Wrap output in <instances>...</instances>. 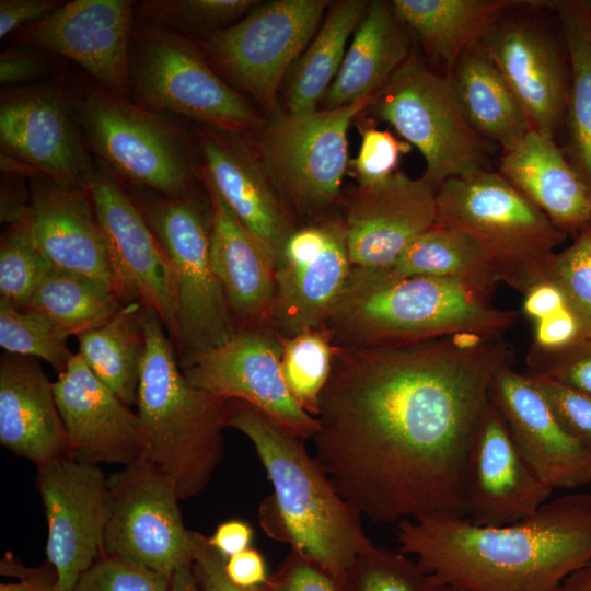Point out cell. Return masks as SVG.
Returning a JSON list of instances; mask_svg holds the SVG:
<instances>
[{
  "mask_svg": "<svg viewBox=\"0 0 591 591\" xmlns=\"http://www.w3.org/2000/svg\"><path fill=\"white\" fill-rule=\"evenodd\" d=\"M513 360L503 336L335 345L315 416V456L338 494L372 522L467 518L470 441L493 379Z\"/></svg>",
  "mask_w": 591,
  "mask_h": 591,
  "instance_id": "cell-1",
  "label": "cell"
},
{
  "mask_svg": "<svg viewBox=\"0 0 591 591\" xmlns=\"http://www.w3.org/2000/svg\"><path fill=\"white\" fill-rule=\"evenodd\" d=\"M399 551L437 584L463 591H557L591 561V491L547 500L502 526L430 513L397 523Z\"/></svg>",
  "mask_w": 591,
  "mask_h": 591,
  "instance_id": "cell-2",
  "label": "cell"
},
{
  "mask_svg": "<svg viewBox=\"0 0 591 591\" xmlns=\"http://www.w3.org/2000/svg\"><path fill=\"white\" fill-rule=\"evenodd\" d=\"M224 426L248 438L274 487L259 510L267 534L320 567L340 591L358 556L376 546L361 515L338 494L302 439L259 408L227 399Z\"/></svg>",
  "mask_w": 591,
  "mask_h": 591,
  "instance_id": "cell-3",
  "label": "cell"
},
{
  "mask_svg": "<svg viewBox=\"0 0 591 591\" xmlns=\"http://www.w3.org/2000/svg\"><path fill=\"white\" fill-rule=\"evenodd\" d=\"M493 291L433 277L352 267L325 327L336 346L409 344L459 334L497 337L521 313L494 305Z\"/></svg>",
  "mask_w": 591,
  "mask_h": 591,
  "instance_id": "cell-4",
  "label": "cell"
},
{
  "mask_svg": "<svg viewBox=\"0 0 591 591\" xmlns=\"http://www.w3.org/2000/svg\"><path fill=\"white\" fill-rule=\"evenodd\" d=\"M146 350L137 391L140 457L166 473L179 499L200 493L224 454L227 399L185 378L160 317L143 306Z\"/></svg>",
  "mask_w": 591,
  "mask_h": 591,
  "instance_id": "cell-5",
  "label": "cell"
},
{
  "mask_svg": "<svg viewBox=\"0 0 591 591\" xmlns=\"http://www.w3.org/2000/svg\"><path fill=\"white\" fill-rule=\"evenodd\" d=\"M436 206V223L466 235L499 282L521 293L542 278L567 235L498 171L447 179Z\"/></svg>",
  "mask_w": 591,
  "mask_h": 591,
  "instance_id": "cell-6",
  "label": "cell"
},
{
  "mask_svg": "<svg viewBox=\"0 0 591 591\" xmlns=\"http://www.w3.org/2000/svg\"><path fill=\"white\" fill-rule=\"evenodd\" d=\"M135 187L131 198L167 260L175 325L172 343L182 366L221 346L239 329L211 264L209 198L205 206L190 193L167 197Z\"/></svg>",
  "mask_w": 591,
  "mask_h": 591,
  "instance_id": "cell-7",
  "label": "cell"
},
{
  "mask_svg": "<svg viewBox=\"0 0 591 591\" xmlns=\"http://www.w3.org/2000/svg\"><path fill=\"white\" fill-rule=\"evenodd\" d=\"M67 90L89 151L116 178L167 197L190 193L185 138L166 116L94 81H72Z\"/></svg>",
  "mask_w": 591,
  "mask_h": 591,
  "instance_id": "cell-8",
  "label": "cell"
},
{
  "mask_svg": "<svg viewBox=\"0 0 591 591\" xmlns=\"http://www.w3.org/2000/svg\"><path fill=\"white\" fill-rule=\"evenodd\" d=\"M138 22L130 54L138 105L240 135L264 128L258 111L213 70L197 44L163 27Z\"/></svg>",
  "mask_w": 591,
  "mask_h": 591,
  "instance_id": "cell-9",
  "label": "cell"
},
{
  "mask_svg": "<svg viewBox=\"0 0 591 591\" xmlns=\"http://www.w3.org/2000/svg\"><path fill=\"white\" fill-rule=\"evenodd\" d=\"M368 108L415 147L424 176L437 188L449 178L489 169V148L468 123L445 73L412 50Z\"/></svg>",
  "mask_w": 591,
  "mask_h": 591,
  "instance_id": "cell-10",
  "label": "cell"
},
{
  "mask_svg": "<svg viewBox=\"0 0 591 591\" xmlns=\"http://www.w3.org/2000/svg\"><path fill=\"white\" fill-rule=\"evenodd\" d=\"M372 101L286 113L260 130L259 158L292 215L316 221L336 202L349 163V126Z\"/></svg>",
  "mask_w": 591,
  "mask_h": 591,
  "instance_id": "cell-11",
  "label": "cell"
},
{
  "mask_svg": "<svg viewBox=\"0 0 591 591\" xmlns=\"http://www.w3.org/2000/svg\"><path fill=\"white\" fill-rule=\"evenodd\" d=\"M327 0H275L206 37L199 48L213 70L248 93L266 112L289 68L309 46Z\"/></svg>",
  "mask_w": 591,
  "mask_h": 591,
  "instance_id": "cell-12",
  "label": "cell"
},
{
  "mask_svg": "<svg viewBox=\"0 0 591 591\" xmlns=\"http://www.w3.org/2000/svg\"><path fill=\"white\" fill-rule=\"evenodd\" d=\"M108 519L102 553L169 578L195 558L172 477L143 459L107 479Z\"/></svg>",
  "mask_w": 591,
  "mask_h": 591,
  "instance_id": "cell-13",
  "label": "cell"
},
{
  "mask_svg": "<svg viewBox=\"0 0 591 591\" xmlns=\"http://www.w3.org/2000/svg\"><path fill=\"white\" fill-rule=\"evenodd\" d=\"M543 0H519L480 40L523 108L532 129L556 140L569 89L566 47L543 18Z\"/></svg>",
  "mask_w": 591,
  "mask_h": 591,
  "instance_id": "cell-14",
  "label": "cell"
},
{
  "mask_svg": "<svg viewBox=\"0 0 591 591\" xmlns=\"http://www.w3.org/2000/svg\"><path fill=\"white\" fill-rule=\"evenodd\" d=\"M66 82L53 80L2 92V153L66 188H86L96 170Z\"/></svg>",
  "mask_w": 591,
  "mask_h": 591,
  "instance_id": "cell-15",
  "label": "cell"
},
{
  "mask_svg": "<svg viewBox=\"0 0 591 591\" xmlns=\"http://www.w3.org/2000/svg\"><path fill=\"white\" fill-rule=\"evenodd\" d=\"M274 269L273 331L288 338L325 327L352 269L341 218L296 228Z\"/></svg>",
  "mask_w": 591,
  "mask_h": 591,
  "instance_id": "cell-16",
  "label": "cell"
},
{
  "mask_svg": "<svg viewBox=\"0 0 591 591\" xmlns=\"http://www.w3.org/2000/svg\"><path fill=\"white\" fill-rule=\"evenodd\" d=\"M282 345L270 328H244L224 344L181 366L197 389L259 408L300 439L313 438L317 420L291 395L281 370Z\"/></svg>",
  "mask_w": 591,
  "mask_h": 591,
  "instance_id": "cell-17",
  "label": "cell"
},
{
  "mask_svg": "<svg viewBox=\"0 0 591 591\" xmlns=\"http://www.w3.org/2000/svg\"><path fill=\"white\" fill-rule=\"evenodd\" d=\"M134 1L73 0L12 34L16 45L46 50L79 65L95 83L131 100Z\"/></svg>",
  "mask_w": 591,
  "mask_h": 591,
  "instance_id": "cell-18",
  "label": "cell"
},
{
  "mask_svg": "<svg viewBox=\"0 0 591 591\" xmlns=\"http://www.w3.org/2000/svg\"><path fill=\"white\" fill-rule=\"evenodd\" d=\"M48 537L46 554L60 591H72L102 551L108 487L95 464L65 456L37 468Z\"/></svg>",
  "mask_w": 591,
  "mask_h": 591,
  "instance_id": "cell-19",
  "label": "cell"
},
{
  "mask_svg": "<svg viewBox=\"0 0 591 591\" xmlns=\"http://www.w3.org/2000/svg\"><path fill=\"white\" fill-rule=\"evenodd\" d=\"M120 297L137 299L162 321L169 337L175 325L169 265L136 202L102 164L86 187Z\"/></svg>",
  "mask_w": 591,
  "mask_h": 591,
  "instance_id": "cell-20",
  "label": "cell"
},
{
  "mask_svg": "<svg viewBox=\"0 0 591 591\" xmlns=\"http://www.w3.org/2000/svg\"><path fill=\"white\" fill-rule=\"evenodd\" d=\"M553 491L525 462L501 414L488 401L466 456L467 519L480 526L511 524L534 514Z\"/></svg>",
  "mask_w": 591,
  "mask_h": 591,
  "instance_id": "cell-21",
  "label": "cell"
},
{
  "mask_svg": "<svg viewBox=\"0 0 591 591\" xmlns=\"http://www.w3.org/2000/svg\"><path fill=\"white\" fill-rule=\"evenodd\" d=\"M437 188L422 175L398 171L389 179L358 186L341 218L355 268H386L437 219Z\"/></svg>",
  "mask_w": 591,
  "mask_h": 591,
  "instance_id": "cell-22",
  "label": "cell"
},
{
  "mask_svg": "<svg viewBox=\"0 0 591 591\" xmlns=\"http://www.w3.org/2000/svg\"><path fill=\"white\" fill-rule=\"evenodd\" d=\"M488 395L519 452L546 486L553 490L591 486V450L564 429L525 373L512 366L501 369Z\"/></svg>",
  "mask_w": 591,
  "mask_h": 591,
  "instance_id": "cell-23",
  "label": "cell"
},
{
  "mask_svg": "<svg viewBox=\"0 0 591 591\" xmlns=\"http://www.w3.org/2000/svg\"><path fill=\"white\" fill-rule=\"evenodd\" d=\"M239 135L207 126L198 130L204 179L264 247L275 266L296 229L293 216L260 158Z\"/></svg>",
  "mask_w": 591,
  "mask_h": 591,
  "instance_id": "cell-24",
  "label": "cell"
},
{
  "mask_svg": "<svg viewBox=\"0 0 591 591\" xmlns=\"http://www.w3.org/2000/svg\"><path fill=\"white\" fill-rule=\"evenodd\" d=\"M70 455L128 465L140 457V420L77 352L53 383Z\"/></svg>",
  "mask_w": 591,
  "mask_h": 591,
  "instance_id": "cell-25",
  "label": "cell"
},
{
  "mask_svg": "<svg viewBox=\"0 0 591 591\" xmlns=\"http://www.w3.org/2000/svg\"><path fill=\"white\" fill-rule=\"evenodd\" d=\"M28 181L32 232L50 264L93 279L120 297L88 189L59 186L40 173Z\"/></svg>",
  "mask_w": 591,
  "mask_h": 591,
  "instance_id": "cell-26",
  "label": "cell"
},
{
  "mask_svg": "<svg viewBox=\"0 0 591 591\" xmlns=\"http://www.w3.org/2000/svg\"><path fill=\"white\" fill-rule=\"evenodd\" d=\"M206 187L211 216V264L237 328L270 327L274 263L221 197Z\"/></svg>",
  "mask_w": 591,
  "mask_h": 591,
  "instance_id": "cell-27",
  "label": "cell"
},
{
  "mask_svg": "<svg viewBox=\"0 0 591 591\" xmlns=\"http://www.w3.org/2000/svg\"><path fill=\"white\" fill-rule=\"evenodd\" d=\"M2 357L0 363V442L37 468L71 456L53 383L34 361Z\"/></svg>",
  "mask_w": 591,
  "mask_h": 591,
  "instance_id": "cell-28",
  "label": "cell"
},
{
  "mask_svg": "<svg viewBox=\"0 0 591 591\" xmlns=\"http://www.w3.org/2000/svg\"><path fill=\"white\" fill-rule=\"evenodd\" d=\"M498 172L564 233L578 234L591 222V192L556 140L531 129L502 153Z\"/></svg>",
  "mask_w": 591,
  "mask_h": 591,
  "instance_id": "cell-29",
  "label": "cell"
},
{
  "mask_svg": "<svg viewBox=\"0 0 591 591\" xmlns=\"http://www.w3.org/2000/svg\"><path fill=\"white\" fill-rule=\"evenodd\" d=\"M409 36L395 15L392 1L370 2L340 69L322 99L323 108L374 99L410 55Z\"/></svg>",
  "mask_w": 591,
  "mask_h": 591,
  "instance_id": "cell-30",
  "label": "cell"
},
{
  "mask_svg": "<svg viewBox=\"0 0 591 591\" xmlns=\"http://www.w3.org/2000/svg\"><path fill=\"white\" fill-rule=\"evenodd\" d=\"M473 129L502 153L515 149L532 129L511 88L482 42L471 45L447 73Z\"/></svg>",
  "mask_w": 591,
  "mask_h": 591,
  "instance_id": "cell-31",
  "label": "cell"
},
{
  "mask_svg": "<svg viewBox=\"0 0 591 591\" xmlns=\"http://www.w3.org/2000/svg\"><path fill=\"white\" fill-rule=\"evenodd\" d=\"M519 0H393L395 15L447 74Z\"/></svg>",
  "mask_w": 591,
  "mask_h": 591,
  "instance_id": "cell-32",
  "label": "cell"
},
{
  "mask_svg": "<svg viewBox=\"0 0 591 591\" xmlns=\"http://www.w3.org/2000/svg\"><path fill=\"white\" fill-rule=\"evenodd\" d=\"M566 47L569 89L565 114L569 162L591 192V10L589 0H544Z\"/></svg>",
  "mask_w": 591,
  "mask_h": 591,
  "instance_id": "cell-33",
  "label": "cell"
},
{
  "mask_svg": "<svg viewBox=\"0 0 591 591\" xmlns=\"http://www.w3.org/2000/svg\"><path fill=\"white\" fill-rule=\"evenodd\" d=\"M143 305H123L108 321L78 337V354L88 367L126 405L137 403L141 362L146 350Z\"/></svg>",
  "mask_w": 591,
  "mask_h": 591,
  "instance_id": "cell-34",
  "label": "cell"
},
{
  "mask_svg": "<svg viewBox=\"0 0 591 591\" xmlns=\"http://www.w3.org/2000/svg\"><path fill=\"white\" fill-rule=\"evenodd\" d=\"M363 0H341L331 5L324 23L299 58L287 91V113L316 109L343 63L346 46L368 7Z\"/></svg>",
  "mask_w": 591,
  "mask_h": 591,
  "instance_id": "cell-35",
  "label": "cell"
},
{
  "mask_svg": "<svg viewBox=\"0 0 591 591\" xmlns=\"http://www.w3.org/2000/svg\"><path fill=\"white\" fill-rule=\"evenodd\" d=\"M387 268L398 276L450 279L493 292L500 283L474 242L439 223L414 239Z\"/></svg>",
  "mask_w": 591,
  "mask_h": 591,
  "instance_id": "cell-36",
  "label": "cell"
},
{
  "mask_svg": "<svg viewBox=\"0 0 591 591\" xmlns=\"http://www.w3.org/2000/svg\"><path fill=\"white\" fill-rule=\"evenodd\" d=\"M121 306L115 291L85 276L54 267L23 311L43 317L69 337L102 325Z\"/></svg>",
  "mask_w": 591,
  "mask_h": 591,
  "instance_id": "cell-37",
  "label": "cell"
},
{
  "mask_svg": "<svg viewBox=\"0 0 591 591\" xmlns=\"http://www.w3.org/2000/svg\"><path fill=\"white\" fill-rule=\"evenodd\" d=\"M280 340L285 382L297 403L315 417L320 396L333 368V335L322 327L288 338L280 337Z\"/></svg>",
  "mask_w": 591,
  "mask_h": 591,
  "instance_id": "cell-38",
  "label": "cell"
},
{
  "mask_svg": "<svg viewBox=\"0 0 591 591\" xmlns=\"http://www.w3.org/2000/svg\"><path fill=\"white\" fill-rule=\"evenodd\" d=\"M53 268L35 241L28 212L7 224L0 243L1 298L23 310Z\"/></svg>",
  "mask_w": 591,
  "mask_h": 591,
  "instance_id": "cell-39",
  "label": "cell"
},
{
  "mask_svg": "<svg viewBox=\"0 0 591 591\" xmlns=\"http://www.w3.org/2000/svg\"><path fill=\"white\" fill-rule=\"evenodd\" d=\"M67 339L43 317L0 298V345L8 352L37 357L60 373L73 356Z\"/></svg>",
  "mask_w": 591,
  "mask_h": 591,
  "instance_id": "cell-40",
  "label": "cell"
},
{
  "mask_svg": "<svg viewBox=\"0 0 591 591\" xmlns=\"http://www.w3.org/2000/svg\"><path fill=\"white\" fill-rule=\"evenodd\" d=\"M253 0H144L136 3L140 22L163 27L177 35L216 28L243 15Z\"/></svg>",
  "mask_w": 591,
  "mask_h": 591,
  "instance_id": "cell-41",
  "label": "cell"
},
{
  "mask_svg": "<svg viewBox=\"0 0 591 591\" xmlns=\"http://www.w3.org/2000/svg\"><path fill=\"white\" fill-rule=\"evenodd\" d=\"M430 586L407 554L375 546L358 556L340 591H429Z\"/></svg>",
  "mask_w": 591,
  "mask_h": 591,
  "instance_id": "cell-42",
  "label": "cell"
},
{
  "mask_svg": "<svg viewBox=\"0 0 591 591\" xmlns=\"http://www.w3.org/2000/svg\"><path fill=\"white\" fill-rule=\"evenodd\" d=\"M543 278L559 287L580 322L583 337L591 338L590 225L581 230L568 247L555 253L541 279Z\"/></svg>",
  "mask_w": 591,
  "mask_h": 591,
  "instance_id": "cell-43",
  "label": "cell"
},
{
  "mask_svg": "<svg viewBox=\"0 0 591 591\" xmlns=\"http://www.w3.org/2000/svg\"><path fill=\"white\" fill-rule=\"evenodd\" d=\"M525 374L591 394V338H582L557 351H543L531 346Z\"/></svg>",
  "mask_w": 591,
  "mask_h": 591,
  "instance_id": "cell-44",
  "label": "cell"
},
{
  "mask_svg": "<svg viewBox=\"0 0 591 591\" xmlns=\"http://www.w3.org/2000/svg\"><path fill=\"white\" fill-rule=\"evenodd\" d=\"M410 149L407 141L398 139L390 130H381L372 125L361 126L359 152L350 161L358 186H371L389 179L398 172L402 155Z\"/></svg>",
  "mask_w": 591,
  "mask_h": 591,
  "instance_id": "cell-45",
  "label": "cell"
},
{
  "mask_svg": "<svg viewBox=\"0 0 591 591\" xmlns=\"http://www.w3.org/2000/svg\"><path fill=\"white\" fill-rule=\"evenodd\" d=\"M169 577L103 555L80 577L72 591H169Z\"/></svg>",
  "mask_w": 591,
  "mask_h": 591,
  "instance_id": "cell-46",
  "label": "cell"
},
{
  "mask_svg": "<svg viewBox=\"0 0 591 591\" xmlns=\"http://www.w3.org/2000/svg\"><path fill=\"white\" fill-rule=\"evenodd\" d=\"M529 378L545 396L564 429L591 450V394L551 380Z\"/></svg>",
  "mask_w": 591,
  "mask_h": 591,
  "instance_id": "cell-47",
  "label": "cell"
},
{
  "mask_svg": "<svg viewBox=\"0 0 591 591\" xmlns=\"http://www.w3.org/2000/svg\"><path fill=\"white\" fill-rule=\"evenodd\" d=\"M266 587L268 591H339L326 572L292 551Z\"/></svg>",
  "mask_w": 591,
  "mask_h": 591,
  "instance_id": "cell-48",
  "label": "cell"
},
{
  "mask_svg": "<svg viewBox=\"0 0 591 591\" xmlns=\"http://www.w3.org/2000/svg\"><path fill=\"white\" fill-rule=\"evenodd\" d=\"M56 61L48 51L35 47L15 45L0 55L1 84H20L47 76Z\"/></svg>",
  "mask_w": 591,
  "mask_h": 591,
  "instance_id": "cell-49",
  "label": "cell"
},
{
  "mask_svg": "<svg viewBox=\"0 0 591 591\" xmlns=\"http://www.w3.org/2000/svg\"><path fill=\"white\" fill-rule=\"evenodd\" d=\"M195 558L193 570L200 591H268L266 584L242 588L232 583L225 575V559L210 546L207 536L193 532Z\"/></svg>",
  "mask_w": 591,
  "mask_h": 591,
  "instance_id": "cell-50",
  "label": "cell"
},
{
  "mask_svg": "<svg viewBox=\"0 0 591 591\" xmlns=\"http://www.w3.org/2000/svg\"><path fill=\"white\" fill-rule=\"evenodd\" d=\"M532 347L543 351L565 349L584 338L579 320L569 305L533 323Z\"/></svg>",
  "mask_w": 591,
  "mask_h": 591,
  "instance_id": "cell-51",
  "label": "cell"
},
{
  "mask_svg": "<svg viewBox=\"0 0 591 591\" xmlns=\"http://www.w3.org/2000/svg\"><path fill=\"white\" fill-rule=\"evenodd\" d=\"M63 2L56 0H1L0 1V37L12 35L23 26L39 21Z\"/></svg>",
  "mask_w": 591,
  "mask_h": 591,
  "instance_id": "cell-52",
  "label": "cell"
},
{
  "mask_svg": "<svg viewBox=\"0 0 591 591\" xmlns=\"http://www.w3.org/2000/svg\"><path fill=\"white\" fill-rule=\"evenodd\" d=\"M522 294L521 312L533 323L568 306L559 287L545 278L531 285Z\"/></svg>",
  "mask_w": 591,
  "mask_h": 591,
  "instance_id": "cell-53",
  "label": "cell"
},
{
  "mask_svg": "<svg viewBox=\"0 0 591 591\" xmlns=\"http://www.w3.org/2000/svg\"><path fill=\"white\" fill-rule=\"evenodd\" d=\"M224 571L232 583L242 588L262 587L269 580L264 557L254 548L225 559Z\"/></svg>",
  "mask_w": 591,
  "mask_h": 591,
  "instance_id": "cell-54",
  "label": "cell"
},
{
  "mask_svg": "<svg viewBox=\"0 0 591 591\" xmlns=\"http://www.w3.org/2000/svg\"><path fill=\"white\" fill-rule=\"evenodd\" d=\"M208 543L224 559L250 548L253 538L252 526L243 520H229L222 522L211 536H207Z\"/></svg>",
  "mask_w": 591,
  "mask_h": 591,
  "instance_id": "cell-55",
  "label": "cell"
},
{
  "mask_svg": "<svg viewBox=\"0 0 591 591\" xmlns=\"http://www.w3.org/2000/svg\"><path fill=\"white\" fill-rule=\"evenodd\" d=\"M1 178V222L5 224L21 219L28 212L30 188L23 184L24 175L14 172H3Z\"/></svg>",
  "mask_w": 591,
  "mask_h": 591,
  "instance_id": "cell-56",
  "label": "cell"
},
{
  "mask_svg": "<svg viewBox=\"0 0 591 591\" xmlns=\"http://www.w3.org/2000/svg\"><path fill=\"white\" fill-rule=\"evenodd\" d=\"M7 561V560H5ZM8 563V561H7ZM19 572L20 581L1 583L0 591H60L57 586V577L48 578L39 570L21 569L13 561L9 564Z\"/></svg>",
  "mask_w": 591,
  "mask_h": 591,
  "instance_id": "cell-57",
  "label": "cell"
},
{
  "mask_svg": "<svg viewBox=\"0 0 591 591\" xmlns=\"http://www.w3.org/2000/svg\"><path fill=\"white\" fill-rule=\"evenodd\" d=\"M557 591H591V561L570 573Z\"/></svg>",
  "mask_w": 591,
  "mask_h": 591,
  "instance_id": "cell-58",
  "label": "cell"
},
{
  "mask_svg": "<svg viewBox=\"0 0 591 591\" xmlns=\"http://www.w3.org/2000/svg\"><path fill=\"white\" fill-rule=\"evenodd\" d=\"M169 591H200L193 565L184 566L171 576Z\"/></svg>",
  "mask_w": 591,
  "mask_h": 591,
  "instance_id": "cell-59",
  "label": "cell"
},
{
  "mask_svg": "<svg viewBox=\"0 0 591 591\" xmlns=\"http://www.w3.org/2000/svg\"><path fill=\"white\" fill-rule=\"evenodd\" d=\"M429 578V577H428ZM430 590L429 591H463L454 587L444 586V584H437L431 582Z\"/></svg>",
  "mask_w": 591,
  "mask_h": 591,
  "instance_id": "cell-60",
  "label": "cell"
},
{
  "mask_svg": "<svg viewBox=\"0 0 591 591\" xmlns=\"http://www.w3.org/2000/svg\"><path fill=\"white\" fill-rule=\"evenodd\" d=\"M589 5H590V10H591V0H589Z\"/></svg>",
  "mask_w": 591,
  "mask_h": 591,
  "instance_id": "cell-61",
  "label": "cell"
},
{
  "mask_svg": "<svg viewBox=\"0 0 591 591\" xmlns=\"http://www.w3.org/2000/svg\"><path fill=\"white\" fill-rule=\"evenodd\" d=\"M589 225L591 227V222H590V224H589Z\"/></svg>",
  "mask_w": 591,
  "mask_h": 591,
  "instance_id": "cell-62",
  "label": "cell"
}]
</instances>
